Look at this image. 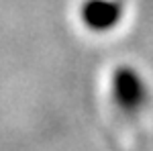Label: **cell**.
I'll list each match as a JSON object with an SVG mask.
<instances>
[{
	"instance_id": "obj_1",
	"label": "cell",
	"mask_w": 153,
	"mask_h": 151,
	"mask_svg": "<svg viewBox=\"0 0 153 151\" xmlns=\"http://www.w3.org/2000/svg\"><path fill=\"white\" fill-rule=\"evenodd\" d=\"M110 94L117 108L127 116H137L149 102V88L141 74L131 65H118L110 76Z\"/></svg>"
},
{
	"instance_id": "obj_2",
	"label": "cell",
	"mask_w": 153,
	"mask_h": 151,
	"mask_svg": "<svg viewBox=\"0 0 153 151\" xmlns=\"http://www.w3.org/2000/svg\"><path fill=\"white\" fill-rule=\"evenodd\" d=\"M82 23L96 33L114 29L123 16V4L118 0H86L80 8Z\"/></svg>"
}]
</instances>
